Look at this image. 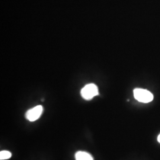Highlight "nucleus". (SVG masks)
Segmentation results:
<instances>
[{
  "label": "nucleus",
  "mask_w": 160,
  "mask_h": 160,
  "mask_svg": "<svg viewBox=\"0 0 160 160\" xmlns=\"http://www.w3.org/2000/svg\"><path fill=\"white\" fill-rule=\"evenodd\" d=\"M43 112L42 106H37L32 109H30L26 114V118L30 122H34L40 118Z\"/></svg>",
  "instance_id": "7ed1b4c3"
},
{
  "label": "nucleus",
  "mask_w": 160,
  "mask_h": 160,
  "mask_svg": "<svg viewBox=\"0 0 160 160\" xmlns=\"http://www.w3.org/2000/svg\"><path fill=\"white\" fill-rule=\"evenodd\" d=\"M76 160H94L89 153L84 151H78L75 154Z\"/></svg>",
  "instance_id": "20e7f679"
},
{
  "label": "nucleus",
  "mask_w": 160,
  "mask_h": 160,
  "mask_svg": "<svg viewBox=\"0 0 160 160\" xmlns=\"http://www.w3.org/2000/svg\"><path fill=\"white\" fill-rule=\"evenodd\" d=\"M12 153L8 151H1L0 152V160H8L12 157Z\"/></svg>",
  "instance_id": "39448f33"
},
{
  "label": "nucleus",
  "mask_w": 160,
  "mask_h": 160,
  "mask_svg": "<svg viewBox=\"0 0 160 160\" xmlns=\"http://www.w3.org/2000/svg\"><path fill=\"white\" fill-rule=\"evenodd\" d=\"M158 141L160 143V134L158 135Z\"/></svg>",
  "instance_id": "423d86ee"
},
{
  "label": "nucleus",
  "mask_w": 160,
  "mask_h": 160,
  "mask_svg": "<svg viewBox=\"0 0 160 160\" xmlns=\"http://www.w3.org/2000/svg\"><path fill=\"white\" fill-rule=\"evenodd\" d=\"M133 95L136 100L142 103H149L154 98V96L151 92L142 88H135L133 90Z\"/></svg>",
  "instance_id": "f257e3e1"
},
{
  "label": "nucleus",
  "mask_w": 160,
  "mask_h": 160,
  "mask_svg": "<svg viewBox=\"0 0 160 160\" xmlns=\"http://www.w3.org/2000/svg\"><path fill=\"white\" fill-rule=\"evenodd\" d=\"M81 96L87 100H92L93 97L98 95V87L94 84H89L82 88L81 91Z\"/></svg>",
  "instance_id": "f03ea898"
}]
</instances>
